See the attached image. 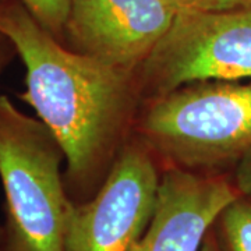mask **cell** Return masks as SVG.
Here are the masks:
<instances>
[{
    "label": "cell",
    "mask_w": 251,
    "mask_h": 251,
    "mask_svg": "<svg viewBox=\"0 0 251 251\" xmlns=\"http://www.w3.org/2000/svg\"><path fill=\"white\" fill-rule=\"evenodd\" d=\"M0 34L25 69L20 99L62 145L69 196L90 200L133 138L143 103L135 73L69 49L20 0H0Z\"/></svg>",
    "instance_id": "6da1fadb"
},
{
    "label": "cell",
    "mask_w": 251,
    "mask_h": 251,
    "mask_svg": "<svg viewBox=\"0 0 251 251\" xmlns=\"http://www.w3.org/2000/svg\"><path fill=\"white\" fill-rule=\"evenodd\" d=\"M133 137L162 169L232 175L251 151V81H205L143 100Z\"/></svg>",
    "instance_id": "7a4b0ae2"
},
{
    "label": "cell",
    "mask_w": 251,
    "mask_h": 251,
    "mask_svg": "<svg viewBox=\"0 0 251 251\" xmlns=\"http://www.w3.org/2000/svg\"><path fill=\"white\" fill-rule=\"evenodd\" d=\"M66 156L54 134L0 92V180L6 200L4 251H64L73 202Z\"/></svg>",
    "instance_id": "3957f363"
},
{
    "label": "cell",
    "mask_w": 251,
    "mask_h": 251,
    "mask_svg": "<svg viewBox=\"0 0 251 251\" xmlns=\"http://www.w3.org/2000/svg\"><path fill=\"white\" fill-rule=\"evenodd\" d=\"M135 77L143 100L196 82L250 80L251 4L177 11Z\"/></svg>",
    "instance_id": "277c9868"
},
{
    "label": "cell",
    "mask_w": 251,
    "mask_h": 251,
    "mask_svg": "<svg viewBox=\"0 0 251 251\" xmlns=\"http://www.w3.org/2000/svg\"><path fill=\"white\" fill-rule=\"evenodd\" d=\"M162 168L137 138L126 144L99 190L73 204L64 251H133L155 211Z\"/></svg>",
    "instance_id": "5b68a950"
},
{
    "label": "cell",
    "mask_w": 251,
    "mask_h": 251,
    "mask_svg": "<svg viewBox=\"0 0 251 251\" xmlns=\"http://www.w3.org/2000/svg\"><path fill=\"white\" fill-rule=\"evenodd\" d=\"M176 14L165 0H72L63 44L77 53L137 73Z\"/></svg>",
    "instance_id": "8992f818"
},
{
    "label": "cell",
    "mask_w": 251,
    "mask_h": 251,
    "mask_svg": "<svg viewBox=\"0 0 251 251\" xmlns=\"http://www.w3.org/2000/svg\"><path fill=\"white\" fill-rule=\"evenodd\" d=\"M239 194L232 175L162 169L153 215L133 251H201L218 215Z\"/></svg>",
    "instance_id": "52a82bcc"
},
{
    "label": "cell",
    "mask_w": 251,
    "mask_h": 251,
    "mask_svg": "<svg viewBox=\"0 0 251 251\" xmlns=\"http://www.w3.org/2000/svg\"><path fill=\"white\" fill-rule=\"evenodd\" d=\"M212 232L221 251H251V196L240 193L225 206Z\"/></svg>",
    "instance_id": "ba28073f"
},
{
    "label": "cell",
    "mask_w": 251,
    "mask_h": 251,
    "mask_svg": "<svg viewBox=\"0 0 251 251\" xmlns=\"http://www.w3.org/2000/svg\"><path fill=\"white\" fill-rule=\"evenodd\" d=\"M32 17L63 44L72 0H20Z\"/></svg>",
    "instance_id": "9c48e42d"
},
{
    "label": "cell",
    "mask_w": 251,
    "mask_h": 251,
    "mask_svg": "<svg viewBox=\"0 0 251 251\" xmlns=\"http://www.w3.org/2000/svg\"><path fill=\"white\" fill-rule=\"evenodd\" d=\"M232 176L237 190L244 196H251V151L234 168Z\"/></svg>",
    "instance_id": "30bf717a"
},
{
    "label": "cell",
    "mask_w": 251,
    "mask_h": 251,
    "mask_svg": "<svg viewBox=\"0 0 251 251\" xmlns=\"http://www.w3.org/2000/svg\"><path fill=\"white\" fill-rule=\"evenodd\" d=\"M168 4L177 11H200V10H212L209 0H165Z\"/></svg>",
    "instance_id": "8fae6325"
},
{
    "label": "cell",
    "mask_w": 251,
    "mask_h": 251,
    "mask_svg": "<svg viewBox=\"0 0 251 251\" xmlns=\"http://www.w3.org/2000/svg\"><path fill=\"white\" fill-rule=\"evenodd\" d=\"M16 49L11 45L9 39L6 36L0 34V74L4 72V69L7 67L11 62V59L16 56Z\"/></svg>",
    "instance_id": "7c38bea8"
},
{
    "label": "cell",
    "mask_w": 251,
    "mask_h": 251,
    "mask_svg": "<svg viewBox=\"0 0 251 251\" xmlns=\"http://www.w3.org/2000/svg\"><path fill=\"white\" fill-rule=\"evenodd\" d=\"M212 10H227L250 6L251 0H209Z\"/></svg>",
    "instance_id": "4fadbf2b"
},
{
    "label": "cell",
    "mask_w": 251,
    "mask_h": 251,
    "mask_svg": "<svg viewBox=\"0 0 251 251\" xmlns=\"http://www.w3.org/2000/svg\"><path fill=\"white\" fill-rule=\"evenodd\" d=\"M201 251H221L219 246H218V243H216L214 232H212V227H211V230H209L208 234H206L205 240H204V244H202V247H201Z\"/></svg>",
    "instance_id": "5bb4252c"
},
{
    "label": "cell",
    "mask_w": 251,
    "mask_h": 251,
    "mask_svg": "<svg viewBox=\"0 0 251 251\" xmlns=\"http://www.w3.org/2000/svg\"><path fill=\"white\" fill-rule=\"evenodd\" d=\"M3 234V233H1ZM0 237H1V236H0ZM0 251H4L3 250V239H1V246H0Z\"/></svg>",
    "instance_id": "9a60e30c"
},
{
    "label": "cell",
    "mask_w": 251,
    "mask_h": 251,
    "mask_svg": "<svg viewBox=\"0 0 251 251\" xmlns=\"http://www.w3.org/2000/svg\"><path fill=\"white\" fill-rule=\"evenodd\" d=\"M1 233H3V232H0V236H1Z\"/></svg>",
    "instance_id": "2e32d148"
},
{
    "label": "cell",
    "mask_w": 251,
    "mask_h": 251,
    "mask_svg": "<svg viewBox=\"0 0 251 251\" xmlns=\"http://www.w3.org/2000/svg\"><path fill=\"white\" fill-rule=\"evenodd\" d=\"M3 250H4V249H3Z\"/></svg>",
    "instance_id": "e0dca14e"
}]
</instances>
